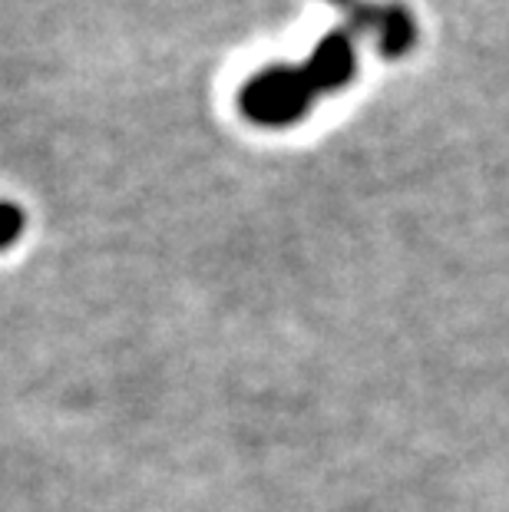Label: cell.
I'll return each instance as SVG.
<instances>
[{"mask_svg": "<svg viewBox=\"0 0 509 512\" xmlns=\"http://www.w3.org/2000/svg\"><path fill=\"white\" fill-rule=\"evenodd\" d=\"M20 225H24V219H20V212L14 209L10 202H0V248H7L14 238L20 235Z\"/></svg>", "mask_w": 509, "mask_h": 512, "instance_id": "cell-1", "label": "cell"}]
</instances>
